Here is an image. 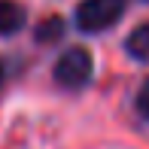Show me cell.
<instances>
[{"mask_svg": "<svg viewBox=\"0 0 149 149\" xmlns=\"http://www.w3.org/2000/svg\"><path fill=\"white\" fill-rule=\"evenodd\" d=\"M91 73H94V58H91V52L82 49V46H73V49H67L64 55L55 61L52 76H55V82L61 85V88L76 91V88H82V85L91 82Z\"/></svg>", "mask_w": 149, "mask_h": 149, "instance_id": "obj_1", "label": "cell"}, {"mask_svg": "<svg viewBox=\"0 0 149 149\" xmlns=\"http://www.w3.org/2000/svg\"><path fill=\"white\" fill-rule=\"evenodd\" d=\"M125 15V0H82L76 6V28L85 33H100Z\"/></svg>", "mask_w": 149, "mask_h": 149, "instance_id": "obj_2", "label": "cell"}, {"mask_svg": "<svg viewBox=\"0 0 149 149\" xmlns=\"http://www.w3.org/2000/svg\"><path fill=\"white\" fill-rule=\"evenodd\" d=\"M28 24V12L15 0H0V37H12Z\"/></svg>", "mask_w": 149, "mask_h": 149, "instance_id": "obj_3", "label": "cell"}, {"mask_svg": "<svg viewBox=\"0 0 149 149\" xmlns=\"http://www.w3.org/2000/svg\"><path fill=\"white\" fill-rule=\"evenodd\" d=\"M125 49H128V55H131V58H137V61H149V22L140 24V28H134L131 33H128Z\"/></svg>", "mask_w": 149, "mask_h": 149, "instance_id": "obj_4", "label": "cell"}, {"mask_svg": "<svg viewBox=\"0 0 149 149\" xmlns=\"http://www.w3.org/2000/svg\"><path fill=\"white\" fill-rule=\"evenodd\" d=\"M61 33H64V22H61L58 15H49L43 24L37 28V37H40V43H52V40H58Z\"/></svg>", "mask_w": 149, "mask_h": 149, "instance_id": "obj_5", "label": "cell"}, {"mask_svg": "<svg viewBox=\"0 0 149 149\" xmlns=\"http://www.w3.org/2000/svg\"><path fill=\"white\" fill-rule=\"evenodd\" d=\"M134 107H137V113L149 122V79L143 85H140V91H137V100H134Z\"/></svg>", "mask_w": 149, "mask_h": 149, "instance_id": "obj_6", "label": "cell"}, {"mask_svg": "<svg viewBox=\"0 0 149 149\" xmlns=\"http://www.w3.org/2000/svg\"><path fill=\"white\" fill-rule=\"evenodd\" d=\"M3 82H6V67H3V61H0V88H3Z\"/></svg>", "mask_w": 149, "mask_h": 149, "instance_id": "obj_7", "label": "cell"}, {"mask_svg": "<svg viewBox=\"0 0 149 149\" xmlns=\"http://www.w3.org/2000/svg\"><path fill=\"white\" fill-rule=\"evenodd\" d=\"M146 3H149V0H146Z\"/></svg>", "mask_w": 149, "mask_h": 149, "instance_id": "obj_8", "label": "cell"}]
</instances>
